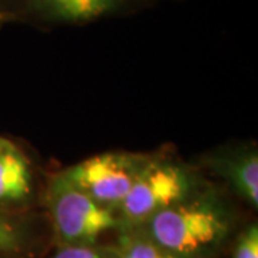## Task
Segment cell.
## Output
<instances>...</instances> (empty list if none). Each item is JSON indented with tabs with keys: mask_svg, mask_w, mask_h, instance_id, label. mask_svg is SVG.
<instances>
[{
	"mask_svg": "<svg viewBox=\"0 0 258 258\" xmlns=\"http://www.w3.org/2000/svg\"><path fill=\"white\" fill-rule=\"evenodd\" d=\"M120 235L119 247L115 248V258H185L175 255L159 247L142 231L123 228Z\"/></svg>",
	"mask_w": 258,
	"mask_h": 258,
	"instance_id": "ba28073f",
	"label": "cell"
},
{
	"mask_svg": "<svg viewBox=\"0 0 258 258\" xmlns=\"http://www.w3.org/2000/svg\"><path fill=\"white\" fill-rule=\"evenodd\" d=\"M52 258H115V249L108 252L95 245H63Z\"/></svg>",
	"mask_w": 258,
	"mask_h": 258,
	"instance_id": "8fae6325",
	"label": "cell"
},
{
	"mask_svg": "<svg viewBox=\"0 0 258 258\" xmlns=\"http://www.w3.org/2000/svg\"><path fill=\"white\" fill-rule=\"evenodd\" d=\"M200 189L192 171L171 158L149 157L131 191L118 207L122 228L139 227L157 212Z\"/></svg>",
	"mask_w": 258,
	"mask_h": 258,
	"instance_id": "7a4b0ae2",
	"label": "cell"
},
{
	"mask_svg": "<svg viewBox=\"0 0 258 258\" xmlns=\"http://www.w3.org/2000/svg\"><path fill=\"white\" fill-rule=\"evenodd\" d=\"M10 22H12V18H10L8 10L5 9V6H3V3H2V0H0V28H2L3 25H6V23H10Z\"/></svg>",
	"mask_w": 258,
	"mask_h": 258,
	"instance_id": "7c38bea8",
	"label": "cell"
},
{
	"mask_svg": "<svg viewBox=\"0 0 258 258\" xmlns=\"http://www.w3.org/2000/svg\"><path fill=\"white\" fill-rule=\"evenodd\" d=\"M32 189V172L26 157L15 144L0 137V203H16Z\"/></svg>",
	"mask_w": 258,
	"mask_h": 258,
	"instance_id": "52a82bcc",
	"label": "cell"
},
{
	"mask_svg": "<svg viewBox=\"0 0 258 258\" xmlns=\"http://www.w3.org/2000/svg\"><path fill=\"white\" fill-rule=\"evenodd\" d=\"M232 258H258V228L251 224L237 238Z\"/></svg>",
	"mask_w": 258,
	"mask_h": 258,
	"instance_id": "30bf717a",
	"label": "cell"
},
{
	"mask_svg": "<svg viewBox=\"0 0 258 258\" xmlns=\"http://www.w3.org/2000/svg\"><path fill=\"white\" fill-rule=\"evenodd\" d=\"M16 20H37L55 25H85L116 15L131 0H2Z\"/></svg>",
	"mask_w": 258,
	"mask_h": 258,
	"instance_id": "5b68a950",
	"label": "cell"
},
{
	"mask_svg": "<svg viewBox=\"0 0 258 258\" xmlns=\"http://www.w3.org/2000/svg\"><path fill=\"white\" fill-rule=\"evenodd\" d=\"M148 158L149 155L131 152H105L86 158L62 172L96 203L116 211Z\"/></svg>",
	"mask_w": 258,
	"mask_h": 258,
	"instance_id": "277c9868",
	"label": "cell"
},
{
	"mask_svg": "<svg viewBox=\"0 0 258 258\" xmlns=\"http://www.w3.org/2000/svg\"><path fill=\"white\" fill-rule=\"evenodd\" d=\"M46 200L53 230L63 245H93L103 234L122 228L113 210L96 203L63 172L50 179Z\"/></svg>",
	"mask_w": 258,
	"mask_h": 258,
	"instance_id": "3957f363",
	"label": "cell"
},
{
	"mask_svg": "<svg viewBox=\"0 0 258 258\" xmlns=\"http://www.w3.org/2000/svg\"><path fill=\"white\" fill-rule=\"evenodd\" d=\"M212 172L225 179L251 207H258V154L254 147L221 151L208 158Z\"/></svg>",
	"mask_w": 258,
	"mask_h": 258,
	"instance_id": "8992f818",
	"label": "cell"
},
{
	"mask_svg": "<svg viewBox=\"0 0 258 258\" xmlns=\"http://www.w3.org/2000/svg\"><path fill=\"white\" fill-rule=\"evenodd\" d=\"M230 221V212L218 194L197 189L139 227H145L142 232L166 251L179 257L198 258L225 238Z\"/></svg>",
	"mask_w": 258,
	"mask_h": 258,
	"instance_id": "6da1fadb",
	"label": "cell"
},
{
	"mask_svg": "<svg viewBox=\"0 0 258 258\" xmlns=\"http://www.w3.org/2000/svg\"><path fill=\"white\" fill-rule=\"evenodd\" d=\"M22 244V234L15 222L0 212V255L18 251Z\"/></svg>",
	"mask_w": 258,
	"mask_h": 258,
	"instance_id": "9c48e42d",
	"label": "cell"
}]
</instances>
